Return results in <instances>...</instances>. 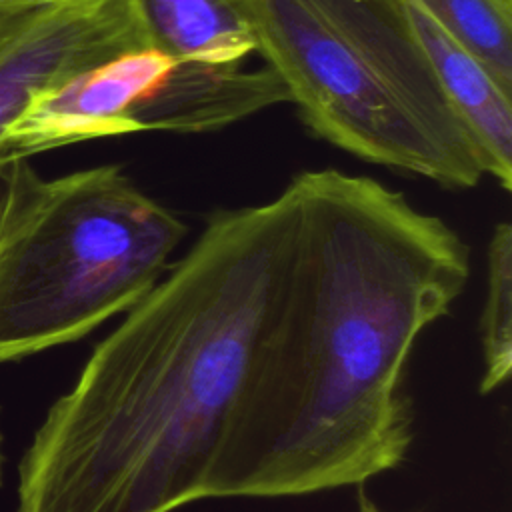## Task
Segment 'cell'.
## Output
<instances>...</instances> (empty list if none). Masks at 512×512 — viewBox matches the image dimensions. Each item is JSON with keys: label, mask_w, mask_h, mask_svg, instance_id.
<instances>
[{"label": "cell", "mask_w": 512, "mask_h": 512, "mask_svg": "<svg viewBox=\"0 0 512 512\" xmlns=\"http://www.w3.org/2000/svg\"><path fill=\"white\" fill-rule=\"evenodd\" d=\"M290 184L288 258L208 498L362 488L398 468L410 354L470 280L462 236L402 192L336 168Z\"/></svg>", "instance_id": "obj_1"}, {"label": "cell", "mask_w": 512, "mask_h": 512, "mask_svg": "<svg viewBox=\"0 0 512 512\" xmlns=\"http://www.w3.org/2000/svg\"><path fill=\"white\" fill-rule=\"evenodd\" d=\"M294 220L290 182L206 216L48 408L18 466L16 512H174L208 498Z\"/></svg>", "instance_id": "obj_2"}, {"label": "cell", "mask_w": 512, "mask_h": 512, "mask_svg": "<svg viewBox=\"0 0 512 512\" xmlns=\"http://www.w3.org/2000/svg\"><path fill=\"white\" fill-rule=\"evenodd\" d=\"M250 10L256 54L318 140L442 188L486 176L404 0H250Z\"/></svg>", "instance_id": "obj_3"}, {"label": "cell", "mask_w": 512, "mask_h": 512, "mask_svg": "<svg viewBox=\"0 0 512 512\" xmlns=\"http://www.w3.org/2000/svg\"><path fill=\"white\" fill-rule=\"evenodd\" d=\"M188 226L118 164L44 180L0 252V362L84 338L166 274Z\"/></svg>", "instance_id": "obj_4"}, {"label": "cell", "mask_w": 512, "mask_h": 512, "mask_svg": "<svg viewBox=\"0 0 512 512\" xmlns=\"http://www.w3.org/2000/svg\"><path fill=\"white\" fill-rule=\"evenodd\" d=\"M148 50L130 0H42L0 8L2 136L26 100L118 54Z\"/></svg>", "instance_id": "obj_5"}, {"label": "cell", "mask_w": 512, "mask_h": 512, "mask_svg": "<svg viewBox=\"0 0 512 512\" xmlns=\"http://www.w3.org/2000/svg\"><path fill=\"white\" fill-rule=\"evenodd\" d=\"M404 4L444 96L480 150L484 172L504 190H510L512 94L474 54L452 40L416 0H404Z\"/></svg>", "instance_id": "obj_6"}, {"label": "cell", "mask_w": 512, "mask_h": 512, "mask_svg": "<svg viewBox=\"0 0 512 512\" xmlns=\"http://www.w3.org/2000/svg\"><path fill=\"white\" fill-rule=\"evenodd\" d=\"M144 44L174 60L244 66L258 38L250 0H130Z\"/></svg>", "instance_id": "obj_7"}, {"label": "cell", "mask_w": 512, "mask_h": 512, "mask_svg": "<svg viewBox=\"0 0 512 512\" xmlns=\"http://www.w3.org/2000/svg\"><path fill=\"white\" fill-rule=\"evenodd\" d=\"M512 94V0H416Z\"/></svg>", "instance_id": "obj_8"}, {"label": "cell", "mask_w": 512, "mask_h": 512, "mask_svg": "<svg viewBox=\"0 0 512 512\" xmlns=\"http://www.w3.org/2000/svg\"><path fill=\"white\" fill-rule=\"evenodd\" d=\"M486 264V298L480 316L482 394L498 390L512 372V226L508 222L496 224Z\"/></svg>", "instance_id": "obj_9"}, {"label": "cell", "mask_w": 512, "mask_h": 512, "mask_svg": "<svg viewBox=\"0 0 512 512\" xmlns=\"http://www.w3.org/2000/svg\"><path fill=\"white\" fill-rule=\"evenodd\" d=\"M44 180L26 156H0V252L32 212Z\"/></svg>", "instance_id": "obj_10"}, {"label": "cell", "mask_w": 512, "mask_h": 512, "mask_svg": "<svg viewBox=\"0 0 512 512\" xmlns=\"http://www.w3.org/2000/svg\"><path fill=\"white\" fill-rule=\"evenodd\" d=\"M356 512H386V510H382L364 490H360V494H358V510Z\"/></svg>", "instance_id": "obj_11"}, {"label": "cell", "mask_w": 512, "mask_h": 512, "mask_svg": "<svg viewBox=\"0 0 512 512\" xmlns=\"http://www.w3.org/2000/svg\"><path fill=\"white\" fill-rule=\"evenodd\" d=\"M34 2H42V0H0V8H2V6H22V4H34Z\"/></svg>", "instance_id": "obj_12"}, {"label": "cell", "mask_w": 512, "mask_h": 512, "mask_svg": "<svg viewBox=\"0 0 512 512\" xmlns=\"http://www.w3.org/2000/svg\"><path fill=\"white\" fill-rule=\"evenodd\" d=\"M0 480H2V432H0Z\"/></svg>", "instance_id": "obj_13"}]
</instances>
